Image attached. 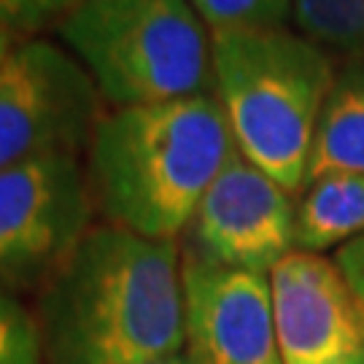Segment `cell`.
I'll return each mask as SVG.
<instances>
[{
	"mask_svg": "<svg viewBox=\"0 0 364 364\" xmlns=\"http://www.w3.org/2000/svg\"><path fill=\"white\" fill-rule=\"evenodd\" d=\"M43 364H149L181 353L183 284L176 240L92 227L41 289Z\"/></svg>",
	"mask_w": 364,
	"mask_h": 364,
	"instance_id": "obj_1",
	"label": "cell"
},
{
	"mask_svg": "<svg viewBox=\"0 0 364 364\" xmlns=\"http://www.w3.org/2000/svg\"><path fill=\"white\" fill-rule=\"evenodd\" d=\"M235 151L213 92L105 111L87 149L95 210L111 227L176 240Z\"/></svg>",
	"mask_w": 364,
	"mask_h": 364,
	"instance_id": "obj_2",
	"label": "cell"
},
{
	"mask_svg": "<svg viewBox=\"0 0 364 364\" xmlns=\"http://www.w3.org/2000/svg\"><path fill=\"white\" fill-rule=\"evenodd\" d=\"M210 41L213 95L237 151L294 195L305 186L338 68L321 46L289 27L219 33Z\"/></svg>",
	"mask_w": 364,
	"mask_h": 364,
	"instance_id": "obj_3",
	"label": "cell"
},
{
	"mask_svg": "<svg viewBox=\"0 0 364 364\" xmlns=\"http://www.w3.org/2000/svg\"><path fill=\"white\" fill-rule=\"evenodd\" d=\"M57 36L114 108L213 92V41L192 0H84Z\"/></svg>",
	"mask_w": 364,
	"mask_h": 364,
	"instance_id": "obj_4",
	"label": "cell"
},
{
	"mask_svg": "<svg viewBox=\"0 0 364 364\" xmlns=\"http://www.w3.org/2000/svg\"><path fill=\"white\" fill-rule=\"evenodd\" d=\"M90 70L49 38H16L0 65V170L49 154L81 156L103 117Z\"/></svg>",
	"mask_w": 364,
	"mask_h": 364,
	"instance_id": "obj_5",
	"label": "cell"
},
{
	"mask_svg": "<svg viewBox=\"0 0 364 364\" xmlns=\"http://www.w3.org/2000/svg\"><path fill=\"white\" fill-rule=\"evenodd\" d=\"M87 168L49 154L0 170V289H43L92 230Z\"/></svg>",
	"mask_w": 364,
	"mask_h": 364,
	"instance_id": "obj_6",
	"label": "cell"
},
{
	"mask_svg": "<svg viewBox=\"0 0 364 364\" xmlns=\"http://www.w3.org/2000/svg\"><path fill=\"white\" fill-rule=\"evenodd\" d=\"M294 224L291 192L235 151L189 224L192 254L221 267L273 273L294 251Z\"/></svg>",
	"mask_w": 364,
	"mask_h": 364,
	"instance_id": "obj_7",
	"label": "cell"
},
{
	"mask_svg": "<svg viewBox=\"0 0 364 364\" xmlns=\"http://www.w3.org/2000/svg\"><path fill=\"white\" fill-rule=\"evenodd\" d=\"M284 364H364V308L338 262L291 251L270 273Z\"/></svg>",
	"mask_w": 364,
	"mask_h": 364,
	"instance_id": "obj_8",
	"label": "cell"
},
{
	"mask_svg": "<svg viewBox=\"0 0 364 364\" xmlns=\"http://www.w3.org/2000/svg\"><path fill=\"white\" fill-rule=\"evenodd\" d=\"M186 351L200 364H284L270 281L197 254L181 262Z\"/></svg>",
	"mask_w": 364,
	"mask_h": 364,
	"instance_id": "obj_9",
	"label": "cell"
},
{
	"mask_svg": "<svg viewBox=\"0 0 364 364\" xmlns=\"http://www.w3.org/2000/svg\"><path fill=\"white\" fill-rule=\"evenodd\" d=\"M329 173L364 176V57L346 60L335 73L313 138L305 186Z\"/></svg>",
	"mask_w": 364,
	"mask_h": 364,
	"instance_id": "obj_10",
	"label": "cell"
},
{
	"mask_svg": "<svg viewBox=\"0 0 364 364\" xmlns=\"http://www.w3.org/2000/svg\"><path fill=\"white\" fill-rule=\"evenodd\" d=\"M364 235V176L329 173L305 186L297 205L294 246L318 254Z\"/></svg>",
	"mask_w": 364,
	"mask_h": 364,
	"instance_id": "obj_11",
	"label": "cell"
},
{
	"mask_svg": "<svg viewBox=\"0 0 364 364\" xmlns=\"http://www.w3.org/2000/svg\"><path fill=\"white\" fill-rule=\"evenodd\" d=\"M291 19L324 52L364 57V0H294Z\"/></svg>",
	"mask_w": 364,
	"mask_h": 364,
	"instance_id": "obj_12",
	"label": "cell"
},
{
	"mask_svg": "<svg viewBox=\"0 0 364 364\" xmlns=\"http://www.w3.org/2000/svg\"><path fill=\"white\" fill-rule=\"evenodd\" d=\"M210 36L287 27L294 0H192Z\"/></svg>",
	"mask_w": 364,
	"mask_h": 364,
	"instance_id": "obj_13",
	"label": "cell"
},
{
	"mask_svg": "<svg viewBox=\"0 0 364 364\" xmlns=\"http://www.w3.org/2000/svg\"><path fill=\"white\" fill-rule=\"evenodd\" d=\"M0 364H43L38 321L6 289H0Z\"/></svg>",
	"mask_w": 364,
	"mask_h": 364,
	"instance_id": "obj_14",
	"label": "cell"
},
{
	"mask_svg": "<svg viewBox=\"0 0 364 364\" xmlns=\"http://www.w3.org/2000/svg\"><path fill=\"white\" fill-rule=\"evenodd\" d=\"M84 0H0V27L16 38H38L57 25Z\"/></svg>",
	"mask_w": 364,
	"mask_h": 364,
	"instance_id": "obj_15",
	"label": "cell"
},
{
	"mask_svg": "<svg viewBox=\"0 0 364 364\" xmlns=\"http://www.w3.org/2000/svg\"><path fill=\"white\" fill-rule=\"evenodd\" d=\"M335 262H338L340 273L346 275L348 287L364 308V235L351 240V243H346V246H340Z\"/></svg>",
	"mask_w": 364,
	"mask_h": 364,
	"instance_id": "obj_16",
	"label": "cell"
},
{
	"mask_svg": "<svg viewBox=\"0 0 364 364\" xmlns=\"http://www.w3.org/2000/svg\"><path fill=\"white\" fill-rule=\"evenodd\" d=\"M149 364H200L192 356V353L186 351V353H173V356H165V359H156V362H149Z\"/></svg>",
	"mask_w": 364,
	"mask_h": 364,
	"instance_id": "obj_17",
	"label": "cell"
},
{
	"mask_svg": "<svg viewBox=\"0 0 364 364\" xmlns=\"http://www.w3.org/2000/svg\"><path fill=\"white\" fill-rule=\"evenodd\" d=\"M16 43V36H11L6 27H0V65H3V60H6V54L11 52V46Z\"/></svg>",
	"mask_w": 364,
	"mask_h": 364,
	"instance_id": "obj_18",
	"label": "cell"
}]
</instances>
